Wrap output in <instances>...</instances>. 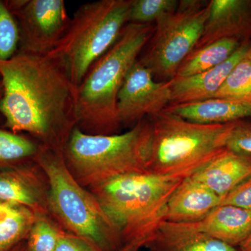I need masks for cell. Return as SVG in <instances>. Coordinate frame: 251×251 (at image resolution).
<instances>
[{
	"instance_id": "33",
	"label": "cell",
	"mask_w": 251,
	"mask_h": 251,
	"mask_svg": "<svg viewBox=\"0 0 251 251\" xmlns=\"http://www.w3.org/2000/svg\"><path fill=\"white\" fill-rule=\"evenodd\" d=\"M3 94H4V85H3L2 80H1V77H0V102H1V99L3 97ZM1 114H0V119H1Z\"/></svg>"
},
{
	"instance_id": "11",
	"label": "cell",
	"mask_w": 251,
	"mask_h": 251,
	"mask_svg": "<svg viewBox=\"0 0 251 251\" xmlns=\"http://www.w3.org/2000/svg\"><path fill=\"white\" fill-rule=\"evenodd\" d=\"M202 36L193 51L220 39L251 40V0H211Z\"/></svg>"
},
{
	"instance_id": "28",
	"label": "cell",
	"mask_w": 251,
	"mask_h": 251,
	"mask_svg": "<svg viewBox=\"0 0 251 251\" xmlns=\"http://www.w3.org/2000/svg\"><path fill=\"white\" fill-rule=\"evenodd\" d=\"M54 251H97L89 243L77 237L61 234Z\"/></svg>"
},
{
	"instance_id": "7",
	"label": "cell",
	"mask_w": 251,
	"mask_h": 251,
	"mask_svg": "<svg viewBox=\"0 0 251 251\" xmlns=\"http://www.w3.org/2000/svg\"><path fill=\"white\" fill-rule=\"evenodd\" d=\"M133 0H98L79 6L65 35L52 51L65 62L74 89L115 44L129 23Z\"/></svg>"
},
{
	"instance_id": "25",
	"label": "cell",
	"mask_w": 251,
	"mask_h": 251,
	"mask_svg": "<svg viewBox=\"0 0 251 251\" xmlns=\"http://www.w3.org/2000/svg\"><path fill=\"white\" fill-rule=\"evenodd\" d=\"M61 234L45 220L34 221L29 233L27 251H54Z\"/></svg>"
},
{
	"instance_id": "6",
	"label": "cell",
	"mask_w": 251,
	"mask_h": 251,
	"mask_svg": "<svg viewBox=\"0 0 251 251\" xmlns=\"http://www.w3.org/2000/svg\"><path fill=\"white\" fill-rule=\"evenodd\" d=\"M37 156L49 179L51 206L66 226L97 251L122 249L120 234L96 198L69 171L63 152L40 147Z\"/></svg>"
},
{
	"instance_id": "23",
	"label": "cell",
	"mask_w": 251,
	"mask_h": 251,
	"mask_svg": "<svg viewBox=\"0 0 251 251\" xmlns=\"http://www.w3.org/2000/svg\"><path fill=\"white\" fill-rule=\"evenodd\" d=\"M177 0H133L129 23L151 24L177 9Z\"/></svg>"
},
{
	"instance_id": "16",
	"label": "cell",
	"mask_w": 251,
	"mask_h": 251,
	"mask_svg": "<svg viewBox=\"0 0 251 251\" xmlns=\"http://www.w3.org/2000/svg\"><path fill=\"white\" fill-rule=\"evenodd\" d=\"M164 110L195 123L223 125L251 118V100L214 98L169 105Z\"/></svg>"
},
{
	"instance_id": "10",
	"label": "cell",
	"mask_w": 251,
	"mask_h": 251,
	"mask_svg": "<svg viewBox=\"0 0 251 251\" xmlns=\"http://www.w3.org/2000/svg\"><path fill=\"white\" fill-rule=\"evenodd\" d=\"M171 80L157 81L137 60L127 74L117 98L122 127L131 128L146 118L161 113L171 101Z\"/></svg>"
},
{
	"instance_id": "3",
	"label": "cell",
	"mask_w": 251,
	"mask_h": 251,
	"mask_svg": "<svg viewBox=\"0 0 251 251\" xmlns=\"http://www.w3.org/2000/svg\"><path fill=\"white\" fill-rule=\"evenodd\" d=\"M186 177L150 173L124 175L94 187V196L120 234L124 246L145 247L166 221L168 201Z\"/></svg>"
},
{
	"instance_id": "30",
	"label": "cell",
	"mask_w": 251,
	"mask_h": 251,
	"mask_svg": "<svg viewBox=\"0 0 251 251\" xmlns=\"http://www.w3.org/2000/svg\"><path fill=\"white\" fill-rule=\"evenodd\" d=\"M240 251H251V234L239 247Z\"/></svg>"
},
{
	"instance_id": "4",
	"label": "cell",
	"mask_w": 251,
	"mask_h": 251,
	"mask_svg": "<svg viewBox=\"0 0 251 251\" xmlns=\"http://www.w3.org/2000/svg\"><path fill=\"white\" fill-rule=\"evenodd\" d=\"M151 138L150 118L114 135L87 134L75 126L63 155L77 182L94 188L124 175L148 173Z\"/></svg>"
},
{
	"instance_id": "5",
	"label": "cell",
	"mask_w": 251,
	"mask_h": 251,
	"mask_svg": "<svg viewBox=\"0 0 251 251\" xmlns=\"http://www.w3.org/2000/svg\"><path fill=\"white\" fill-rule=\"evenodd\" d=\"M150 120L152 138L148 173L186 176L226 148L235 123H195L165 110Z\"/></svg>"
},
{
	"instance_id": "15",
	"label": "cell",
	"mask_w": 251,
	"mask_h": 251,
	"mask_svg": "<svg viewBox=\"0 0 251 251\" xmlns=\"http://www.w3.org/2000/svg\"><path fill=\"white\" fill-rule=\"evenodd\" d=\"M220 200L221 198L210 189L188 176L168 201L166 221L176 224L196 222L219 206Z\"/></svg>"
},
{
	"instance_id": "2",
	"label": "cell",
	"mask_w": 251,
	"mask_h": 251,
	"mask_svg": "<svg viewBox=\"0 0 251 251\" xmlns=\"http://www.w3.org/2000/svg\"><path fill=\"white\" fill-rule=\"evenodd\" d=\"M153 31L151 24L128 23L115 44L89 69L75 90L76 126L82 132L100 135L120 133L119 92Z\"/></svg>"
},
{
	"instance_id": "34",
	"label": "cell",
	"mask_w": 251,
	"mask_h": 251,
	"mask_svg": "<svg viewBox=\"0 0 251 251\" xmlns=\"http://www.w3.org/2000/svg\"><path fill=\"white\" fill-rule=\"evenodd\" d=\"M249 58L251 59V49H250V50H249Z\"/></svg>"
},
{
	"instance_id": "27",
	"label": "cell",
	"mask_w": 251,
	"mask_h": 251,
	"mask_svg": "<svg viewBox=\"0 0 251 251\" xmlns=\"http://www.w3.org/2000/svg\"><path fill=\"white\" fill-rule=\"evenodd\" d=\"M232 205L251 211V177L221 198L220 204Z\"/></svg>"
},
{
	"instance_id": "22",
	"label": "cell",
	"mask_w": 251,
	"mask_h": 251,
	"mask_svg": "<svg viewBox=\"0 0 251 251\" xmlns=\"http://www.w3.org/2000/svg\"><path fill=\"white\" fill-rule=\"evenodd\" d=\"M32 215L24 206L0 224V251H10L19 244L33 225Z\"/></svg>"
},
{
	"instance_id": "8",
	"label": "cell",
	"mask_w": 251,
	"mask_h": 251,
	"mask_svg": "<svg viewBox=\"0 0 251 251\" xmlns=\"http://www.w3.org/2000/svg\"><path fill=\"white\" fill-rule=\"evenodd\" d=\"M211 1L181 0L177 9L155 23L154 31L138 60L156 80L176 76L184 59L202 36Z\"/></svg>"
},
{
	"instance_id": "24",
	"label": "cell",
	"mask_w": 251,
	"mask_h": 251,
	"mask_svg": "<svg viewBox=\"0 0 251 251\" xmlns=\"http://www.w3.org/2000/svg\"><path fill=\"white\" fill-rule=\"evenodd\" d=\"M19 40V30L14 16L6 0H0V61L8 60L15 55Z\"/></svg>"
},
{
	"instance_id": "26",
	"label": "cell",
	"mask_w": 251,
	"mask_h": 251,
	"mask_svg": "<svg viewBox=\"0 0 251 251\" xmlns=\"http://www.w3.org/2000/svg\"><path fill=\"white\" fill-rule=\"evenodd\" d=\"M226 148L234 152L251 156V122H235L226 143Z\"/></svg>"
},
{
	"instance_id": "32",
	"label": "cell",
	"mask_w": 251,
	"mask_h": 251,
	"mask_svg": "<svg viewBox=\"0 0 251 251\" xmlns=\"http://www.w3.org/2000/svg\"><path fill=\"white\" fill-rule=\"evenodd\" d=\"M10 251H27V247H25L23 244L20 243Z\"/></svg>"
},
{
	"instance_id": "12",
	"label": "cell",
	"mask_w": 251,
	"mask_h": 251,
	"mask_svg": "<svg viewBox=\"0 0 251 251\" xmlns=\"http://www.w3.org/2000/svg\"><path fill=\"white\" fill-rule=\"evenodd\" d=\"M251 40L244 41L227 60L193 76L175 77L171 80L170 105L195 103L213 99L238 63L249 52Z\"/></svg>"
},
{
	"instance_id": "21",
	"label": "cell",
	"mask_w": 251,
	"mask_h": 251,
	"mask_svg": "<svg viewBox=\"0 0 251 251\" xmlns=\"http://www.w3.org/2000/svg\"><path fill=\"white\" fill-rule=\"evenodd\" d=\"M248 54L232 69L213 99L251 100V60Z\"/></svg>"
},
{
	"instance_id": "17",
	"label": "cell",
	"mask_w": 251,
	"mask_h": 251,
	"mask_svg": "<svg viewBox=\"0 0 251 251\" xmlns=\"http://www.w3.org/2000/svg\"><path fill=\"white\" fill-rule=\"evenodd\" d=\"M145 247L150 251H240L185 224L164 221Z\"/></svg>"
},
{
	"instance_id": "20",
	"label": "cell",
	"mask_w": 251,
	"mask_h": 251,
	"mask_svg": "<svg viewBox=\"0 0 251 251\" xmlns=\"http://www.w3.org/2000/svg\"><path fill=\"white\" fill-rule=\"evenodd\" d=\"M20 168L0 171V201L21 206H33L36 198L27 175Z\"/></svg>"
},
{
	"instance_id": "13",
	"label": "cell",
	"mask_w": 251,
	"mask_h": 251,
	"mask_svg": "<svg viewBox=\"0 0 251 251\" xmlns=\"http://www.w3.org/2000/svg\"><path fill=\"white\" fill-rule=\"evenodd\" d=\"M190 177L224 197L251 177V156L224 149Z\"/></svg>"
},
{
	"instance_id": "1",
	"label": "cell",
	"mask_w": 251,
	"mask_h": 251,
	"mask_svg": "<svg viewBox=\"0 0 251 251\" xmlns=\"http://www.w3.org/2000/svg\"><path fill=\"white\" fill-rule=\"evenodd\" d=\"M0 77L4 128L26 132L42 140V148L63 152L76 120L75 90L62 57L52 52L18 51L11 59L0 61Z\"/></svg>"
},
{
	"instance_id": "14",
	"label": "cell",
	"mask_w": 251,
	"mask_h": 251,
	"mask_svg": "<svg viewBox=\"0 0 251 251\" xmlns=\"http://www.w3.org/2000/svg\"><path fill=\"white\" fill-rule=\"evenodd\" d=\"M185 224L195 230L237 248L251 234V211L221 204L200 221Z\"/></svg>"
},
{
	"instance_id": "19",
	"label": "cell",
	"mask_w": 251,
	"mask_h": 251,
	"mask_svg": "<svg viewBox=\"0 0 251 251\" xmlns=\"http://www.w3.org/2000/svg\"><path fill=\"white\" fill-rule=\"evenodd\" d=\"M40 147L21 133L0 127V171L17 168L23 162L37 156Z\"/></svg>"
},
{
	"instance_id": "29",
	"label": "cell",
	"mask_w": 251,
	"mask_h": 251,
	"mask_svg": "<svg viewBox=\"0 0 251 251\" xmlns=\"http://www.w3.org/2000/svg\"><path fill=\"white\" fill-rule=\"evenodd\" d=\"M19 206L0 201V224L8 216L14 214Z\"/></svg>"
},
{
	"instance_id": "18",
	"label": "cell",
	"mask_w": 251,
	"mask_h": 251,
	"mask_svg": "<svg viewBox=\"0 0 251 251\" xmlns=\"http://www.w3.org/2000/svg\"><path fill=\"white\" fill-rule=\"evenodd\" d=\"M243 42L235 38H227L193 51L181 64L175 77L193 76L219 65L227 60Z\"/></svg>"
},
{
	"instance_id": "9",
	"label": "cell",
	"mask_w": 251,
	"mask_h": 251,
	"mask_svg": "<svg viewBox=\"0 0 251 251\" xmlns=\"http://www.w3.org/2000/svg\"><path fill=\"white\" fill-rule=\"evenodd\" d=\"M19 30L18 51L46 54L62 40L70 25L64 0H6Z\"/></svg>"
},
{
	"instance_id": "31",
	"label": "cell",
	"mask_w": 251,
	"mask_h": 251,
	"mask_svg": "<svg viewBox=\"0 0 251 251\" xmlns=\"http://www.w3.org/2000/svg\"><path fill=\"white\" fill-rule=\"evenodd\" d=\"M140 248L141 247L139 246L135 245V244H127L124 246L119 251H138Z\"/></svg>"
}]
</instances>
